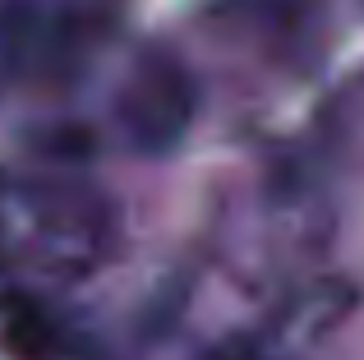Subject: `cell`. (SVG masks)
I'll list each match as a JSON object with an SVG mask.
<instances>
[{
  "instance_id": "obj_1",
  "label": "cell",
  "mask_w": 364,
  "mask_h": 360,
  "mask_svg": "<svg viewBox=\"0 0 364 360\" xmlns=\"http://www.w3.org/2000/svg\"><path fill=\"white\" fill-rule=\"evenodd\" d=\"M198 107V88H194V74L166 51H152L134 65V74L124 79L120 97H116V120L124 129L134 148L143 153H161L171 148L185 125L194 120Z\"/></svg>"
}]
</instances>
